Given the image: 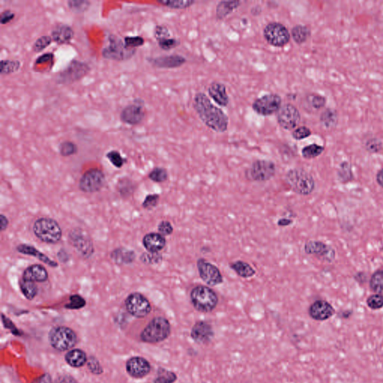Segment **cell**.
I'll return each instance as SVG.
<instances>
[{"instance_id": "obj_1", "label": "cell", "mask_w": 383, "mask_h": 383, "mask_svg": "<svg viewBox=\"0 0 383 383\" xmlns=\"http://www.w3.org/2000/svg\"><path fill=\"white\" fill-rule=\"evenodd\" d=\"M193 107L198 117L210 130L216 133L227 131L229 118L223 110L212 104L203 92H198L193 99Z\"/></svg>"}, {"instance_id": "obj_2", "label": "cell", "mask_w": 383, "mask_h": 383, "mask_svg": "<svg viewBox=\"0 0 383 383\" xmlns=\"http://www.w3.org/2000/svg\"><path fill=\"white\" fill-rule=\"evenodd\" d=\"M190 299L195 310L202 313L211 312L216 309L219 303L216 293L205 285H198L192 288Z\"/></svg>"}, {"instance_id": "obj_3", "label": "cell", "mask_w": 383, "mask_h": 383, "mask_svg": "<svg viewBox=\"0 0 383 383\" xmlns=\"http://www.w3.org/2000/svg\"><path fill=\"white\" fill-rule=\"evenodd\" d=\"M285 182L290 188L299 195H310L314 191L315 182L309 172L301 169H293L285 175Z\"/></svg>"}, {"instance_id": "obj_4", "label": "cell", "mask_w": 383, "mask_h": 383, "mask_svg": "<svg viewBox=\"0 0 383 383\" xmlns=\"http://www.w3.org/2000/svg\"><path fill=\"white\" fill-rule=\"evenodd\" d=\"M33 232L41 241L48 244H55L61 240L63 231L58 223L50 218H40L35 221Z\"/></svg>"}, {"instance_id": "obj_5", "label": "cell", "mask_w": 383, "mask_h": 383, "mask_svg": "<svg viewBox=\"0 0 383 383\" xmlns=\"http://www.w3.org/2000/svg\"><path fill=\"white\" fill-rule=\"evenodd\" d=\"M171 334V325L167 319L156 317L148 324L141 333V340L149 344L164 341Z\"/></svg>"}, {"instance_id": "obj_6", "label": "cell", "mask_w": 383, "mask_h": 383, "mask_svg": "<svg viewBox=\"0 0 383 383\" xmlns=\"http://www.w3.org/2000/svg\"><path fill=\"white\" fill-rule=\"evenodd\" d=\"M108 45L102 50V56L106 59L112 61L123 62L133 58L137 50L130 49L125 45L124 39L115 35H110L108 37Z\"/></svg>"}, {"instance_id": "obj_7", "label": "cell", "mask_w": 383, "mask_h": 383, "mask_svg": "<svg viewBox=\"0 0 383 383\" xmlns=\"http://www.w3.org/2000/svg\"><path fill=\"white\" fill-rule=\"evenodd\" d=\"M90 71V66L87 63L72 60L64 70L57 74L55 82L61 85L73 84L87 76Z\"/></svg>"}, {"instance_id": "obj_8", "label": "cell", "mask_w": 383, "mask_h": 383, "mask_svg": "<svg viewBox=\"0 0 383 383\" xmlns=\"http://www.w3.org/2000/svg\"><path fill=\"white\" fill-rule=\"evenodd\" d=\"M49 340L55 350L63 352L71 350L76 345L77 336L73 329L58 327L50 331Z\"/></svg>"}, {"instance_id": "obj_9", "label": "cell", "mask_w": 383, "mask_h": 383, "mask_svg": "<svg viewBox=\"0 0 383 383\" xmlns=\"http://www.w3.org/2000/svg\"><path fill=\"white\" fill-rule=\"evenodd\" d=\"M275 172L276 166L273 161L257 159L246 171V177L252 182H265L273 178Z\"/></svg>"}, {"instance_id": "obj_10", "label": "cell", "mask_w": 383, "mask_h": 383, "mask_svg": "<svg viewBox=\"0 0 383 383\" xmlns=\"http://www.w3.org/2000/svg\"><path fill=\"white\" fill-rule=\"evenodd\" d=\"M264 37L270 45L283 47L289 43L291 34L281 23L270 22L264 29Z\"/></svg>"}, {"instance_id": "obj_11", "label": "cell", "mask_w": 383, "mask_h": 383, "mask_svg": "<svg viewBox=\"0 0 383 383\" xmlns=\"http://www.w3.org/2000/svg\"><path fill=\"white\" fill-rule=\"evenodd\" d=\"M283 104V99L278 94H265L258 97L252 104V109L256 113L262 116H270L277 113Z\"/></svg>"}, {"instance_id": "obj_12", "label": "cell", "mask_w": 383, "mask_h": 383, "mask_svg": "<svg viewBox=\"0 0 383 383\" xmlns=\"http://www.w3.org/2000/svg\"><path fill=\"white\" fill-rule=\"evenodd\" d=\"M146 116L144 101L137 98L122 110L120 120L122 123L130 126H136L143 123Z\"/></svg>"}, {"instance_id": "obj_13", "label": "cell", "mask_w": 383, "mask_h": 383, "mask_svg": "<svg viewBox=\"0 0 383 383\" xmlns=\"http://www.w3.org/2000/svg\"><path fill=\"white\" fill-rule=\"evenodd\" d=\"M106 182V176L100 169L93 168L86 171L79 180V189L83 192L93 193L100 191Z\"/></svg>"}, {"instance_id": "obj_14", "label": "cell", "mask_w": 383, "mask_h": 383, "mask_svg": "<svg viewBox=\"0 0 383 383\" xmlns=\"http://www.w3.org/2000/svg\"><path fill=\"white\" fill-rule=\"evenodd\" d=\"M125 306L128 312L138 318L146 317L151 311V303L146 296L140 293H133L129 295L125 300Z\"/></svg>"}, {"instance_id": "obj_15", "label": "cell", "mask_w": 383, "mask_h": 383, "mask_svg": "<svg viewBox=\"0 0 383 383\" xmlns=\"http://www.w3.org/2000/svg\"><path fill=\"white\" fill-rule=\"evenodd\" d=\"M278 125L286 130H292L300 123L301 114L292 104H285L277 112Z\"/></svg>"}, {"instance_id": "obj_16", "label": "cell", "mask_w": 383, "mask_h": 383, "mask_svg": "<svg viewBox=\"0 0 383 383\" xmlns=\"http://www.w3.org/2000/svg\"><path fill=\"white\" fill-rule=\"evenodd\" d=\"M197 268L202 281L209 286H217L223 283V276L219 269L205 259H198Z\"/></svg>"}, {"instance_id": "obj_17", "label": "cell", "mask_w": 383, "mask_h": 383, "mask_svg": "<svg viewBox=\"0 0 383 383\" xmlns=\"http://www.w3.org/2000/svg\"><path fill=\"white\" fill-rule=\"evenodd\" d=\"M70 242L83 257H90L94 252L92 241L89 234L81 228H76L69 234Z\"/></svg>"}, {"instance_id": "obj_18", "label": "cell", "mask_w": 383, "mask_h": 383, "mask_svg": "<svg viewBox=\"0 0 383 383\" xmlns=\"http://www.w3.org/2000/svg\"><path fill=\"white\" fill-rule=\"evenodd\" d=\"M147 61L156 68L173 69V68H180L187 63V60L183 55L172 54L157 57H148Z\"/></svg>"}, {"instance_id": "obj_19", "label": "cell", "mask_w": 383, "mask_h": 383, "mask_svg": "<svg viewBox=\"0 0 383 383\" xmlns=\"http://www.w3.org/2000/svg\"><path fill=\"white\" fill-rule=\"evenodd\" d=\"M191 338L198 345H207L214 337L213 327L205 321H198L192 327Z\"/></svg>"}, {"instance_id": "obj_20", "label": "cell", "mask_w": 383, "mask_h": 383, "mask_svg": "<svg viewBox=\"0 0 383 383\" xmlns=\"http://www.w3.org/2000/svg\"><path fill=\"white\" fill-rule=\"evenodd\" d=\"M127 371L134 378H143L149 374L151 367L149 361L143 357H133L126 364Z\"/></svg>"}, {"instance_id": "obj_21", "label": "cell", "mask_w": 383, "mask_h": 383, "mask_svg": "<svg viewBox=\"0 0 383 383\" xmlns=\"http://www.w3.org/2000/svg\"><path fill=\"white\" fill-rule=\"evenodd\" d=\"M309 313L311 318L317 321H324L334 315L335 309L328 301L317 300L311 305Z\"/></svg>"}, {"instance_id": "obj_22", "label": "cell", "mask_w": 383, "mask_h": 383, "mask_svg": "<svg viewBox=\"0 0 383 383\" xmlns=\"http://www.w3.org/2000/svg\"><path fill=\"white\" fill-rule=\"evenodd\" d=\"M305 252L309 255L322 257L324 260L332 261L335 259V252L327 244L319 241H309L305 245Z\"/></svg>"}, {"instance_id": "obj_23", "label": "cell", "mask_w": 383, "mask_h": 383, "mask_svg": "<svg viewBox=\"0 0 383 383\" xmlns=\"http://www.w3.org/2000/svg\"><path fill=\"white\" fill-rule=\"evenodd\" d=\"M74 35V30L71 26L68 24H60L53 28L50 36L52 37L55 44L63 45L71 43Z\"/></svg>"}, {"instance_id": "obj_24", "label": "cell", "mask_w": 383, "mask_h": 383, "mask_svg": "<svg viewBox=\"0 0 383 383\" xmlns=\"http://www.w3.org/2000/svg\"><path fill=\"white\" fill-rule=\"evenodd\" d=\"M208 94L220 107H228L230 103L226 86L220 82H213L208 89Z\"/></svg>"}, {"instance_id": "obj_25", "label": "cell", "mask_w": 383, "mask_h": 383, "mask_svg": "<svg viewBox=\"0 0 383 383\" xmlns=\"http://www.w3.org/2000/svg\"><path fill=\"white\" fill-rule=\"evenodd\" d=\"M143 246L151 253H158L166 247V240L159 233H149L143 239Z\"/></svg>"}, {"instance_id": "obj_26", "label": "cell", "mask_w": 383, "mask_h": 383, "mask_svg": "<svg viewBox=\"0 0 383 383\" xmlns=\"http://www.w3.org/2000/svg\"><path fill=\"white\" fill-rule=\"evenodd\" d=\"M48 277L45 267L41 265L30 266L23 274V279L32 283H44L48 279Z\"/></svg>"}, {"instance_id": "obj_27", "label": "cell", "mask_w": 383, "mask_h": 383, "mask_svg": "<svg viewBox=\"0 0 383 383\" xmlns=\"http://www.w3.org/2000/svg\"><path fill=\"white\" fill-rule=\"evenodd\" d=\"M17 251L19 253L24 254V255H30L32 256V257H36L39 260L46 264V265L50 266V267H58V264L56 262L50 259V257H47V255L41 252L40 251L37 250L35 247H32V246L27 245V244H21V245H19L17 247Z\"/></svg>"}, {"instance_id": "obj_28", "label": "cell", "mask_w": 383, "mask_h": 383, "mask_svg": "<svg viewBox=\"0 0 383 383\" xmlns=\"http://www.w3.org/2000/svg\"><path fill=\"white\" fill-rule=\"evenodd\" d=\"M65 361L73 368H81L87 361V356L82 350L73 349L65 355Z\"/></svg>"}, {"instance_id": "obj_29", "label": "cell", "mask_w": 383, "mask_h": 383, "mask_svg": "<svg viewBox=\"0 0 383 383\" xmlns=\"http://www.w3.org/2000/svg\"><path fill=\"white\" fill-rule=\"evenodd\" d=\"M111 257L117 265H125L131 264L135 260L136 255L133 251L123 249V248H120V249L118 248L112 252Z\"/></svg>"}, {"instance_id": "obj_30", "label": "cell", "mask_w": 383, "mask_h": 383, "mask_svg": "<svg viewBox=\"0 0 383 383\" xmlns=\"http://www.w3.org/2000/svg\"><path fill=\"white\" fill-rule=\"evenodd\" d=\"M241 5L240 1H220L216 8V15L217 19H223L237 9Z\"/></svg>"}, {"instance_id": "obj_31", "label": "cell", "mask_w": 383, "mask_h": 383, "mask_svg": "<svg viewBox=\"0 0 383 383\" xmlns=\"http://www.w3.org/2000/svg\"><path fill=\"white\" fill-rule=\"evenodd\" d=\"M230 268L234 270L239 277L244 278H251L256 273L255 269L252 266L243 260H237L234 263H231L230 265Z\"/></svg>"}, {"instance_id": "obj_32", "label": "cell", "mask_w": 383, "mask_h": 383, "mask_svg": "<svg viewBox=\"0 0 383 383\" xmlns=\"http://www.w3.org/2000/svg\"><path fill=\"white\" fill-rule=\"evenodd\" d=\"M291 36L295 43L303 45L307 42L311 36V30L309 27L304 25H296L291 29Z\"/></svg>"}, {"instance_id": "obj_33", "label": "cell", "mask_w": 383, "mask_h": 383, "mask_svg": "<svg viewBox=\"0 0 383 383\" xmlns=\"http://www.w3.org/2000/svg\"><path fill=\"white\" fill-rule=\"evenodd\" d=\"M338 122V115L336 110L327 109L320 116V122L326 128L331 129L336 127Z\"/></svg>"}, {"instance_id": "obj_34", "label": "cell", "mask_w": 383, "mask_h": 383, "mask_svg": "<svg viewBox=\"0 0 383 383\" xmlns=\"http://www.w3.org/2000/svg\"><path fill=\"white\" fill-rule=\"evenodd\" d=\"M21 68V63L16 59H3L0 63V74L2 76L17 72Z\"/></svg>"}, {"instance_id": "obj_35", "label": "cell", "mask_w": 383, "mask_h": 383, "mask_svg": "<svg viewBox=\"0 0 383 383\" xmlns=\"http://www.w3.org/2000/svg\"><path fill=\"white\" fill-rule=\"evenodd\" d=\"M157 3L172 9H186L195 4L193 0H157Z\"/></svg>"}, {"instance_id": "obj_36", "label": "cell", "mask_w": 383, "mask_h": 383, "mask_svg": "<svg viewBox=\"0 0 383 383\" xmlns=\"http://www.w3.org/2000/svg\"><path fill=\"white\" fill-rule=\"evenodd\" d=\"M19 287L23 294L29 300H32L36 296L37 288L35 283L22 279L19 283Z\"/></svg>"}, {"instance_id": "obj_37", "label": "cell", "mask_w": 383, "mask_h": 383, "mask_svg": "<svg viewBox=\"0 0 383 383\" xmlns=\"http://www.w3.org/2000/svg\"><path fill=\"white\" fill-rule=\"evenodd\" d=\"M68 9L76 14H83L90 8L91 3L88 0H69L67 1Z\"/></svg>"}, {"instance_id": "obj_38", "label": "cell", "mask_w": 383, "mask_h": 383, "mask_svg": "<svg viewBox=\"0 0 383 383\" xmlns=\"http://www.w3.org/2000/svg\"><path fill=\"white\" fill-rule=\"evenodd\" d=\"M58 151L61 156L68 157L75 155L78 153V146L76 143L70 140L62 142L58 146Z\"/></svg>"}, {"instance_id": "obj_39", "label": "cell", "mask_w": 383, "mask_h": 383, "mask_svg": "<svg viewBox=\"0 0 383 383\" xmlns=\"http://www.w3.org/2000/svg\"><path fill=\"white\" fill-rule=\"evenodd\" d=\"M370 288L377 294H383V270H377L373 274L370 281Z\"/></svg>"}, {"instance_id": "obj_40", "label": "cell", "mask_w": 383, "mask_h": 383, "mask_svg": "<svg viewBox=\"0 0 383 383\" xmlns=\"http://www.w3.org/2000/svg\"><path fill=\"white\" fill-rule=\"evenodd\" d=\"M177 379L175 373L168 371L164 368L158 370L157 376L154 379V383H174Z\"/></svg>"}, {"instance_id": "obj_41", "label": "cell", "mask_w": 383, "mask_h": 383, "mask_svg": "<svg viewBox=\"0 0 383 383\" xmlns=\"http://www.w3.org/2000/svg\"><path fill=\"white\" fill-rule=\"evenodd\" d=\"M324 151V147L318 146L317 144H312L303 148V150H301V155H303L305 159H314V158L317 157V156L320 155Z\"/></svg>"}, {"instance_id": "obj_42", "label": "cell", "mask_w": 383, "mask_h": 383, "mask_svg": "<svg viewBox=\"0 0 383 383\" xmlns=\"http://www.w3.org/2000/svg\"><path fill=\"white\" fill-rule=\"evenodd\" d=\"M53 42V38L50 35H45L39 37L32 45V51L36 53H41L51 45Z\"/></svg>"}, {"instance_id": "obj_43", "label": "cell", "mask_w": 383, "mask_h": 383, "mask_svg": "<svg viewBox=\"0 0 383 383\" xmlns=\"http://www.w3.org/2000/svg\"><path fill=\"white\" fill-rule=\"evenodd\" d=\"M169 177L167 170L164 168L156 167L148 174L150 180L156 183L166 182Z\"/></svg>"}, {"instance_id": "obj_44", "label": "cell", "mask_w": 383, "mask_h": 383, "mask_svg": "<svg viewBox=\"0 0 383 383\" xmlns=\"http://www.w3.org/2000/svg\"><path fill=\"white\" fill-rule=\"evenodd\" d=\"M106 156L110 160L111 164L118 169L122 168L125 164V163H127V159L124 158L120 153L116 150H112V151H109Z\"/></svg>"}, {"instance_id": "obj_45", "label": "cell", "mask_w": 383, "mask_h": 383, "mask_svg": "<svg viewBox=\"0 0 383 383\" xmlns=\"http://www.w3.org/2000/svg\"><path fill=\"white\" fill-rule=\"evenodd\" d=\"M124 42L127 47L130 49L137 50L138 47H142L146 43L144 37L142 36H126L124 37Z\"/></svg>"}, {"instance_id": "obj_46", "label": "cell", "mask_w": 383, "mask_h": 383, "mask_svg": "<svg viewBox=\"0 0 383 383\" xmlns=\"http://www.w3.org/2000/svg\"><path fill=\"white\" fill-rule=\"evenodd\" d=\"M367 304L370 309L378 310L383 307V296L381 294L371 295L367 299Z\"/></svg>"}, {"instance_id": "obj_47", "label": "cell", "mask_w": 383, "mask_h": 383, "mask_svg": "<svg viewBox=\"0 0 383 383\" xmlns=\"http://www.w3.org/2000/svg\"><path fill=\"white\" fill-rule=\"evenodd\" d=\"M86 306V300L79 295H72L70 297V303L65 307L68 309H80Z\"/></svg>"}, {"instance_id": "obj_48", "label": "cell", "mask_w": 383, "mask_h": 383, "mask_svg": "<svg viewBox=\"0 0 383 383\" xmlns=\"http://www.w3.org/2000/svg\"><path fill=\"white\" fill-rule=\"evenodd\" d=\"M159 47L165 51H169L172 49L175 48L177 46L180 45V41L174 37H169V38L164 39L157 42Z\"/></svg>"}, {"instance_id": "obj_49", "label": "cell", "mask_w": 383, "mask_h": 383, "mask_svg": "<svg viewBox=\"0 0 383 383\" xmlns=\"http://www.w3.org/2000/svg\"><path fill=\"white\" fill-rule=\"evenodd\" d=\"M154 36L158 42L164 39L171 37V33L169 29L164 25H157L154 28Z\"/></svg>"}, {"instance_id": "obj_50", "label": "cell", "mask_w": 383, "mask_h": 383, "mask_svg": "<svg viewBox=\"0 0 383 383\" xmlns=\"http://www.w3.org/2000/svg\"><path fill=\"white\" fill-rule=\"evenodd\" d=\"M311 135V131L310 129L305 126L299 127V128L295 129L292 133L293 138H294L295 140H297V141L305 139V138L310 136Z\"/></svg>"}, {"instance_id": "obj_51", "label": "cell", "mask_w": 383, "mask_h": 383, "mask_svg": "<svg viewBox=\"0 0 383 383\" xmlns=\"http://www.w3.org/2000/svg\"><path fill=\"white\" fill-rule=\"evenodd\" d=\"M159 195L158 194L148 195L143 203V208L147 210H151L155 208L159 203Z\"/></svg>"}, {"instance_id": "obj_52", "label": "cell", "mask_w": 383, "mask_h": 383, "mask_svg": "<svg viewBox=\"0 0 383 383\" xmlns=\"http://www.w3.org/2000/svg\"><path fill=\"white\" fill-rule=\"evenodd\" d=\"M365 148L370 153H377L382 149V143L377 138H371L365 144Z\"/></svg>"}, {"instance_id": "obj_53", "label": "cell", "mask_w": 383, "mask_h": 383, "mask_svg": "<svg viewBox=\"0 0 383 383\" xmlns=\"http://www.w3.org/2000/svg\"><path fill=\"white\" fill-rule=\"evenodd\" d=\"M173 226L169 221H166V220L161 221L158 226V231L164 237L171 235L173 233Z\"/></svg>"}, {"instance_id": "obj_54", "label": "cell", "mask_w": 383, "mask_h": 383, "mask_svg": "<svg viewBox=\"0 0 383 383\" xmlns=\"http://www.w3.org/2000/svg\"><path fill=\"white\" fill-rule=\"evenodd\" d=\"M326 102L327 100L325 97L319 94H312L310 97V104L313 108L317 109V110L322 108L325 107Z\"/></svg>"}, {"instance_id": "obj_55", "label": "cell", "mask_w": 383, "mask_h": 383, "mask_svg": "<svg viewBox=\"0 0 383 383\" xmlns=\"http://www.w3.org/2000/svg\"><path fill=\"white\" fill-rule=\"evenodd\" d=\"M14 18H15V14L14 11L10 9L4 10L0 14V24L2 25H6L14 21Z\"/></svg>"}, {"instance_id": "obj_56", "label": "cell", "mask_w": 383, "mask_h": 383, "mask_svg": "<svg viewBox=\"0 0 383 383\" xmlns=\"http://www.w3.org/2000/svg\"><path fill=\"white\" fill-rule=\"evenodd\" d=\"M142 260L143 262L148 264H156L161 260L162 257L159 255L158 253H151L149 252V254H143L142 256Z\"/></svg>"}, {"instance_id": "obj_57", "label": "cell", "mask_w": 383, "mask_h": 383, "mask_svg": "<svg viewBox=\"0 0 383 383\" xmlns=\"http://www.w3.org/2000/svg\"><path fill=\"white\" fill-rule=\"evenodd\" d=\"M53 59H54V54L53 53H46L37 57L34 65L35 66V65L44 64V63L52 62Z\"/></svg>"}, {"instance_id": "obj_58", "label": "cell", "mask_w": 383, "mask_h": 383, "mask_svg": "<svg viewBox=\"0 0 383 383\" xmlns=\"http://www.w3.org/2000/svg\"><path fill=\"white\" fill-rule=\"evenodd\" d=\"M89 368L91 370V372L94 373V374H98L103 372L102 368H101L99 363L97 362V360L91 359L89 362Z\"/></svg>"}, {"instance_id": "obj_59", "label": "cell", "mask_w": 383, "mask_h": 383, "mask_svg": "<svg viewBox=\"0 0 383 383\" xmlns=\"http://www.w3.org/2000/svg\"><path fill=\"white\" fill-rule=\"evenodd\" d=\"M33 383H53L51 376L49 374H45L40 376L38 379H35Z\"/></svg>"}, {"instance_id": "obj_60", "label": "cell", "mask_w": 383, "mask_h": 383, "mask_svg": "<svg viewBox=\"0 0 383 383\" xmlns=\"http://www.w3.org/2000/svg\"><path fill=\"white\" fill-rule=\"evenodd\" d=\"M9 219H7V217L5 216L4 215L1 214V216H0V230L2 231H5L9 226Z\"/></svg>"}, {"instance_id": "obj_61", "label": "cell", "mask_w": 383, "mask_h": 383, "mask_svg": "<svg viewBox=\"0 0 383 383\" xmlns=\"http://www.w3.org/2000/svg\"><path fill=\"white\" fill-rule=\"evenodd\" d=\"M293 223V220L288 219V218H283L278 221V226L281 227H286V226H291Z\"/></svg>"}, {"instance_id": "obj_62", "label": "cell", "mask_w": 383, "mask_h": 383, "mask_svg": "<svg viewBox=\"0 0 383 383\" xmlns=\"http://www.w3.org/2000/svg\"><path fill=\"white\" fill-rule=\"evenodd\" d=\"M376 180H377L378 184L381 186L383 188V169H381L377 174H376Z\"/></svg>"}]
</instances>
